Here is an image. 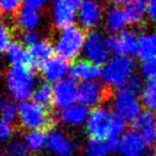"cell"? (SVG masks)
<instances>
[{"label": "cell", "instance_id": "obj_1", "mask_svg": "<svg viewBox=\"0 0 156 156\" xmlns=\"http://www.w3.org/2000/svg\"><path fill=\"white\" fill-rule=\"evenodd\" d=\"M86 129L91 139L109 140L122 137L126 129V121L107 107H95L90 112Z\"/></svg>", "mask_w": 156, "mask_h": 156}, {"label": "cell", "instance_id": "obj_2", "mask_svg": "<svg viewBox=\"0 0 156 156\" xmlns=\"http://www.w3.org/2000/svg\"><path fill=\"white\" fill-rule=\"evenodd\" d=\"M5 87L10 98L24 102L32 98L37 86V76L29 67L11 66L5 73Z\"/></svg>", "mask_w": 156, "mask_h": 156}, {"label": "cell", "instance_id": "obj_3", "mask_svg": "<svg viewBox=\"0 0 156 156\" xmlns=\"http://www.w3.org/2000/svg\"><path fill=\"white\" fill-rule=\"evenodd\" d=\"M87 34L80 26L71 25L60 29L55 39V51L57 56L66 61L77 59L83 52Z\"/></svg>", "mask_w": 156, "mask_h": 156}, {"label": "cell", "instance_id": "obj_4", "mask_svg": "<svg viewBox=\"0 0 156 156\" xmlns=\"http://www.w3.org/2000/svg\"><path fill=\"white\" fill-rule=\"evenodd\" d=\"M135 62L132 57L115 55L110 58L104 65L102 72V79L109 88L120 89L134 77Z\"/></svg>", "mask_w": 156, "mask_h": 156}, {"label": "cell", "instance_id": "obj_5", "mask_svg": "<svg viewBox=\"0 0 156 156\" xmlns=\"http://www.w3.org/2000/svg\"><path fill=\"white\" fill-rule=\"evenodd\" d=\"M20 125L24 129L45 130L52 123V118L45 106L35 103L33 100H27L18 104Z\"/></svg>", "mask_w": 156, "mask_h": 156}, {"label": "cell", "instance_id": "obj_6", "mask_svg": "<svg viewBox=\"0 0 156 156\" xmlns=\"http://www.w3.org/2000/svg\"><path fill=\"white\" fill-rule=\"evenodd\" d=\"M142 105L141 93L135 91L127 86L118 89L113 95V111L126 122H133L140 115L142 111Z\"/></svg>", "mask_w": 156, "mask_h": 156}, {"label": "cell", "instance_id": "obj_7", "mask_svg": "<svg viewBox=\"0 0 156 156\" xmlns=\"http://www.w3.org/2000/svg\"><path fill=\"white\" fill-rule=\"evenodd\" d=\"M107 37L98 30H91L87 34L83 55L85 59L98 65H105L110 58Z\"/></svg>", "mask_w": 156, "mask_h": 156}, {"label": "cell", "instance_id": "obj_8", "mask_svg": "<svg viewBox=\"0 0 156 156\" xmlns=\"http://www.w3.org/2000/svg\"><path fill=\"white\" fill-rule=\"evenodd\" d=\"M139 41L140 37L134 30L125 29L122 32L107 37V45L113 54L132 57L138 52Z\"/></svg>", "mask_w": 156, "mask_h": 156}, {"label": "cell", "instance_id": "obj_9", "mask_svg": "<svg viewBox=\"0 0 156 156\" xmlns=\"http://www.w3.org/2000/svg\"><path fill=\"white\" fill-rule=\"evenodd\" d=\"M108 89L98 80L83 81L78 87V102L87 107H98L107 98Z\"/></svg>", "mask_w": 156, "mask_h": 156}, {"label": "cell", "instance_id": "obj_10", "mask_svg": "<svg viewBox=\"0 0 156 156\" xmlns=\"http://www.w3.org/2000/svg\"><path fill=\"white\" fill-rule=\"evenodd\" d=\"M105 18L98 0H85L77 9V20L85 30H94Z\"/></svg>", "mask_w": 156, "mask_h": 156}, {"label": "cell", "instance_id": "obj_11", "mask_svg": "<svg viewBox=\"0 0 156 156\" xmlns=\"http://www.w3.org/2000/svg\"><path fill=\"white\" fill-rule=\"evenodd\" d=\"M78 87L74 78H65L54 85V105L57 108H69L78 102Z\"/></svg>", "mask_w": 156, "mask_h": 156}, {"label": "cell", "instance_id": "obj_12", "mask_svg": "<svg viewBox=\"0 0 156 156\" xmlns=\"http://www.w3.org/2000/svg\"><path fill=\"white\" fill-rule=\"evenodd\" d=\"M71 67L69 61L64 60L61 57H52L41 66L42 76L48 83H56L60 80L67 78L71 73Z\"/></svg>", "mask_w": 156, "mask_h": 156}, {"label": "cell", "instance_id": "obj_13", "mask_svg": "<svg viewBox=\"0 0 156 156\" xmlns=\"http://www.w3.org/2000/svg\"><path fill=\"white\" fill-rule=\"evenodd\" d=\"M50 14L52 25L59 30L74 25L77 20V9L65 0H55Z\"/></svg>", "mask_w": 156, "mask_h": 156}, {"label": "cell", "instance_id": "obj_14", "mask_svg": "<svg viewBox=\"0 0 156 156\" xmlns=\"http://www.w3.org/2000/svg\"><path fill=\"white\" fill-rule=\"evenodd\" d=\"M133 129L138 132L147 145L156 143V113L151 110L141 111L133 121Z\"/></svg>", "mask_w": 156, "mask_h": 156}, {"label": "cell", "instance_id": "obj_15", "mask_svg": "<svg viewBox=\"0 0 156 156\" xmlns=\"http://www.w3.org/2000/svg\"><path fill=\"white\" fill-rule=\"evenodd\" d=\"M47 147L56 156H73L75 152L72 139L60 129H54L48 134Z\"/></svg>", "mask_w": 156, "mask_h": 156}, {"label": "cell", "instance_id": "obj_16", "mask_svg": "<svg viewBox=\"0 0 156 156\" xmlns=\"http://www.w3.org/2000/svg\"><path fill=\"white\" fill-rule=\"evenodd\" d=\"M147 144L135 129L124 133L120 138V153L123 156H141L144 154Z\"/></svg>", "mask_w": 156, "mask_h": 156}, {"label": "cell", "instance_id": "obj_17", "mask_svg": "<svg viewBox=\"0 0 156 156\" xmlns=\"http://www.w3.org/2000/svg\"><path fill=\"white\" fill-rule=\"evenodd\" d=\"M102 72L103 69H101V65L95 64L87 59L76 61L71 67V74L73 78L81 83L98 80V78L102 77Z\"/></svg>", "mask_w": 156, "mask_h": 156}, {"label": "cell", "instance_id": "obj_18", "mask_svg": "<svg viewBox=\"0 0 156 156\" xmlns=\"http://www.w3.org/2000/svg\"><path fill=\"white\" fill-rule=\"evenodd\" d=\"M89 107L83 104H75L73 106L61 110L60 120L63 124L72 127H78L87 123L89 119Z\"/></svg>", "mask_w": 156, "mask_h": 156}, {"label": "cell", "instance_id": "obj_19", "mask_svg": "<svg viewBox=\"0 0 156 156\" xmlns=\"http://www.w3.org/2000/svg\"><path fill=\"white\" fill-rule=\"evenodd\" d=\"M5 56L11 66L29 67V69L34 66L30 51L22 43H12V45L5 51Z\"/></svg>", "mask_w": 156, "mask_h": 156}, {"label": "cell", "instance_id": "obj_20", "mask_svg": "<svg viewBox=\"0 0 156 156\" xmlns=\"http://www.w3.org/2000/svg\"><path fill=\"white\" fill-rule=\"evenodd\" d=\"M104 20L106 29L112 34L122 32L126 29V26L129 25L124 9L115 7V5L107 10V12L105 13Z\"/></svg>", "mask_w": 156, "mask_h": 156}, {"label": "cell", "instance_id": "obj_21", "mask_svg": "<svg viewBox=\"0 0 156 156\" xmlns=\"http://www.w3.org/2000/svg\"><path fill=\"white\" fill-rule=\"evenodd\" d=\"M42 23V14L40 10L25 7L16 14V24L22 31L37 30Z\"/></svg>", "mask_w": 156, "mask_h": 156}, {"label": "cell", "instance_id": "obj_22", "mask_svg": "<svg viewBox=\"0 0 156 156\" xmlns=\"http://www.w3.org/2000/svg\"><path fill=\"white\" fill-rule=\"evenodd\" d=\"M28 48L34 66H42L43 63L54 57L55 45L47 39H41Z\"/></svg>", "mask_w": 156, "mask_h": 156}, {"label": "cell", "instance_id": "obj_23", "mask_svg": "<svg viewBox=\"0 0 156 156\" xmlns=\"http://www.w3.org/2000/svg\"><path fill=\"white\" fill-rule=\"evenodd\" d=\"M129 25H139L147 17V0H130L124 5Z\"/></svg>", "mask_w": 156, "mask_h": 156}, {"label": "cell", "instance_id": "obj_24", "mask_svg": "<svg viewBox=\"0 0 156 156\" xmlns=\"http://www.w3.org/2000/svg\"><path fill=\"white\" fill-rule=\"evenodd\" d=\"M137 56L142 61L156 58V32L152 31L140 35Z\"/></svg>", "mask_w": 156, "mask_h": 156}, {"label": "cell", "instance_id": "obj_25", "mask_svg": "<svg viewBox=\"0 0 156 156\" xmlns=\"http://www.w3.org/2000/svg\"><path fill=\"white\" fill-rule=\"evenodd\" d=\"M48 135L45 130H30L25 136V142L31 152H40L47 147Z\"/></svg>", "mask_w": 156, "mask_h": 156}, {"label": "cell", "instance_id": "obj_26", "mask_svg": "<svg viewBox=\"0 0 156 156\" xmlns=\"http://www.w3.org/2000/svg\"><path fill=\"white\" fill-rule=\"evenodd\" d=\"M32 100L45 107L54 104V87H51L48 83L39 85L33 92Z\"/></svg>", "mask_w": 156, "mask_h": 156}, {"label": "cell", "instance_id": "obj_27", "mask_svg": "<svg viewBox=\"0 0 156 156\" xmlns=\"http://www.w3.org/2000/svg\"><path fill=\"white\" fill-rule=\"evenodd\" d=\"M141 101L147 110L156 113V80L147 81L141 92Z\"/></svg>", "mask_w": 156, "mask_h": 156}, {"label": "cell", "instance_id": "obj_28", "mask_svg": "<svg viewBox=\"0 0 156 156\" xmlns=\"http://www.w3.org/2000/svg\"><path fill=\"white\" fill-rule=\"evenodd\" d=\"M1 117L2 121L13 124L18 119V105L15 104L14 100L5 98L1 102Z\"/></svg>", "mask_w": 156, "mask_h": 156}, {"label": "cell", "instance_id": "obj_29", "mask_svg": "<svg viewBox=\"0 0 156 156\" xmlns=\"http://www.w3.org/2000/svg\"><path fill=\"white\" fill-rule=\"evenodd\" d=\"M110 153L107 140L90 139L86 147V156H107Z\"/></svg>", "mask_w": 156, "mask_h": 156}, {"label": "cell", "instance_id": "obj_30", "mask_svg": "<svg viewBox=\"0 0 156 156\" xmlns=\"http://www.w3.org/2000/svg\"><path fill=\"white\" fill-rule=\"evenodd\" d=\"M30 150L26 142L20 140H14L8 144L5 149L7 156H30Z\"/></svg>", "mask_w": 156, "mask_h": 156}, {"label": "cell", "instance_id": "obj_31", "mask_svg": "<svg viewBox=\"0 0 156 156\" xmlns=\"http://www.w3.org/2000/svg\"><path fill=\"white\" fill-rule=\"evenodd\" d=\"M24 0H1L0 9L3 15H14L22 10Z\"/></svg>", "mask_w": 156, "mask_h": 156}, {"label": "cell", "instance_id": "obj_32", "mask_svg": "<svg viewBox=\"0 0 156 156\" xmlns=\"http://www.w3.org/2000/svg\"><path fill=\"white\" fill-rule=\"evenodd\" d=\"M140 73L141 76L144 79H147V81L156 80V58L142 61V65L140 67Z\"/></svg>", "mask_w": 156, "mask_h": 156}, {"label": "cell", "instance_id": "obj_33", "mask_svg": "<svg viewBox=\"0 0 156 156\" xmlns=\"http://www.w3.org/2000/svg\"><path fill=\"white\" fill-rule=\"evenodd\" d=\"M12 45V31L5 23H2L0 28V49L5 52Z\"/></svg>", "mask_w": 156, "mask_h": 156}, {"label": "cell", "instance_id": "obj_34", "mask_svg": "<svg viewBox=\"0 0 156 156\" xmlns=\"http://www.w3.org/2000/svg\"><path fill=\"white\" fill-rule=\"evenodd\" d=\"M41 40V34L37 30H28L23 31L20 34V43L24 44L25 46L30 47L34 43Z\"/></svg>", "mask_w": 156, "mask_h": 156}, {"label": "cell", "instance_id": "obj_35", "mask_svg": "<svg viewBox=\"0 0 156 156\" xmlns=\"http://www.w3.org/2000/svg\"><path fill=\"white\" fill-rule=\"evenodd\" d=\"M14 132L13 124L9 123V122H1V125H0V136L2 140H8L12 137Z\"/></svg>", "mask_w": 156, "mask_h": 156}, {"label": "cell", "instance_id": "obj_36", "mask_svg": "<svg viewBox=\"0 0 156 156\" xmlns=\"http://www.w3.org/2000/svg\"><path fill=\"white\" fill-rule=\"evenodd\" d=\"M147 18L156 25V0H147Z\"/></svg>", "mask_w": 156, "mask_h": 156}, {"label": "cell", "instance_id": "obj_37", "mask_svg": "<svg viewBox=\"0 0 156 156\" xmlns=\"http://www.w3.org/2000/svg\"><path fill=\"white\" fill-rule=\"evenodd\" d=\"M46 0H24L25 7L31 8V9L41 10L45 5Z\"/></svg>", "mask_w": 156, "mask_h": 156}, {"label": "cell", "instance_id": "obj_38", "mask_svg": "<svg viewBox=\"0 0 156 156\" xmlns=\"http://www.w3.org/2000/svg\"><path fill=\"white\" fill-rule=\"evenodd\" d=\"M110 3H112L115 7H120V5H125L129 2L130 0H109Z\"/></svg>", "mask_w": 156, "mask_h": 156}, {"label": "cell", "instance_id": "obj_39", "mask_svg": "<svg viewBox=\"0 0 156 156\" xmlns=\"http://www.w3.org/2000/svg\"><path fill=\"white\" fill-rule=\"evenodd\" d=\"M66 2H69L71 5H73V7H75L76 9H78L79 8V5H81V3L85 1V0H65Z\"/></svg>", "mask_w": 156, "mask_h": 156}]
</instances>
